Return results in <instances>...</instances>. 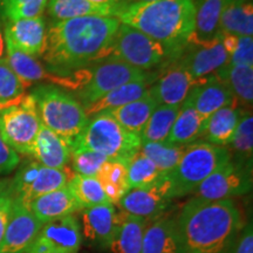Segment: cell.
<instances>
[{"label": "cell", "instance_id": "1", "mask_svg": "<svg viewBox=\"0 0 253 253\" xmlns=\"http://www.w3.org/2000/svg\"><path fill=\"white\" fill-rule=\"evenodd\" d=\"M121 23L115 17L88 15L53 21L42 58L50 72L67 75L112 54Z\"/></svg>", "mask_w": 253, "mask_h": 253}, {"label": "cell", "instance_id": "7", "mask_svg": "<svg viewBox=\"0 0 253 253\" xmlns=\"http://www.w3.org/2000/svg\"><path fill=\"white\" fill-rule=\"evenodd\" d=\"M41 120L32 94L0 103V136L15 153L30 156Z\"/></svg>", "mask_w": 253, "mask_h": 253}, {"label": "cell", "instance_id": "38", "mask_svg": "<svg viewBox=\"0 0 253 253\" xmlns=\"http://www.w3.org/2000/svg\"><path fill=\"white\" fill-rule=\"evenodd\" d=\"M126 170H128L129 190L149 185L164 175L161 173L153 161L141 153V150L129 161V163L126 164Z\"/></svg>", "mask_w": 253, "mask_h": 253}, {"label": "cell", "instance_id": "33", "mask_svg": "<svg viewBox=\"0 0 253 253\" xmlns=\"http://www.w3.org/2000/svg\"><path fill=\"white\" fill-rule=\"evenodd\" d=\"M219 33L235 34L237 37H252V2H244V4L229 2L220 15Z\"/></svg>", "mask_w": 253, "mask_h": 253}, {"label": "cell", "instance_id": "8", "mask_svg": "<svg viewBox=\"0 0 253 253\" xmlns=\"http://www.w3.org/2000/svg\"><path fill=\"white\" fill-rule=\"evenodd\" d=\"M148 79L147 73L109 55L87 69L86 82L78 90L82 107L89 106L122 84Z\"/></svg>", "mask_w": 253, "mask_h": 253}, {"label": "cell", "instance_id": "41", "mask_svg": "<svg viewBox=\"0 0 253 253\" xmlns=\"http://www.w3.org/2000/svg\"><path fill=\"white\" fill-rule=\"evenodd\" d=\"M25 86L8 66L5 58L0 59V103L8 102L25 94Z\"/></svg>", "mask_w": 253, "mask_h": 253}, {"label": "cell", "instance_id": "13", "mask_svg": "<svg viewBox=\"0 0 253 253\" xmlns=\"http://www.w3.org/2000/svg\"><path fill=\"white\" fill-rule=\"evenodd\" d=\"M229 59L218 36L205 42L189 41L181 53V59L176 63L197 80L216 73L229 63Z\"/></svg>", "mask_w": 253, "mask_h": 253}, {"label": "cell", "instance_id": "39", "mask_svg": "<svg viewBox=\"0 0 253 253\" xmlns=\"http://www.w3.org/2000/svg\"><path fill=\"white\" fill-rule=\"evenodd\" d=\"M48 0H0V17L7 21L41 17Z\"/></svg>", "mask_w": 253, "mask_h": 253}, {"label": "cell", "instance_id": "6", "mask_svg": "<svg viewBox=\"0 0 253 253\" xmlns=\"http://www.w3.org/2000/svg\"><path fill=\"white\" fill-rule=\"evenodd\" d=\"M230 161L231 153L225 147L208 142H194L186 145L175 169L167 173L171 184L172 198L195 192L208 177Z\"/></svg>", "mask_w": 253, "mask_h": 253}, {"label": "cell", "instance_id": "23", "mask_svg": "<svg viewBox=\"0 0 253 253\" xmlns=\"http://www.w3.org/2000/svg\"><path fill=\"white\" fill-rule=\"evenodd\" d=\"M148 218L120 211V223L109 249L113 253H141Z\"/></svg>", "mask_w": 253, "mask_h": 253}, {"label": "cell", "instance_id": "44", "mask_svg": "<svg viewBox=\"0 0 253 253\" xmlns=\"http://www.w3.org/2000/svg\"><path fill=\"white\" fill-rule=\"evenodd\" d=\"M13 201L14 198L11 194V190H9L8 185V188L0 194V243H1L6 227H7L9 217H11Z\"/></svg>", "mask_w": 253, "mask_h": 253}, {"label": "cell", "instance_id": "25", "mask_svg": "<svg viewBox=\"0 0 253 253\" xmlns=\"http://www.w3.org/2000/svg\"><path fill=\"white\" fill-rule=\"evenodd\" d=\"M157 106L156 100L148 91V94L141 99L106 112H108L126 130L141 136L145 125L149 121L151 114Z\"/></svg>", "mask_w": 253, "mask_h": 253}, {"label": "cell", "instance_id": "11", "mask_svg": "<svg viewBox=\"0 0 253 253\" xmlns=\"http://www.w3.org/2000/svg\"><path fill=\"white\" fill-rule=\"evenodd\" d=\"M82 235L74 214L43 224L25 253H79Z\"/></svg>", "mask_w": 253, "mask_h": 253}, {"label": "cell", "instance_id": "29", "mask_svg": "<svg viewBox=\"0 0 253 253\" xmlns=\"http://www.w3.org/2000/svg\"><path fill=\"white\" fill-rule=\"evenodd\" d=\"M205 120L191 106L183 102L173 122L167 142L176 145H189L203 136Z\"/></svg>", "mask_w": 253, "mask_h": 253}, {"label": "cell", "instance_id": "31", "mask_svg": "<svg viewBox=\"0 0 253 253\" xmlns=\"http://www.w3.org/2000/svg\"><path fill=\"white\" fill-rule=\"evenodd\" d=\"M73 176H74V173L68 167L63 168V169H52V168L41 166L37 177L32 182V184L28 186L25 194L20 198L15 199H19L24 204L30 205L32 201L40 197V196L55 191V190L67 185Z\"/></svg>", "mask_w": 253, "mask_h": 253}, {"label": "cell", "instance_id": "35", "mask_svg": "<svg viewBox=\"0 0 253 253\" xmlns=\"http://www.w3.org/2000/svg\"><path fill=\"white\" fill-rule=\"evenodd\" d=\"M186 145H176L164 142H145L141 145V153L153 161L155 166L161 173L171 172L175 169L183 154Z\"/></svg>", "mask_w": 253, "mask_h": 253}, {"label": "cell", "instance_id": "5", "mask_svg": "<svg viewBox=\"0 0 253 253\" xmlns=\"http://www.w3.org/2000/svg\"><path fill=\"white\" fill-rule=\"evenodd\" d=\"M36 101L41 123L67 142H72L84 130L88 116L82 104L68 91L53 84H42L31 93Z\"/></svg>", "mask_w": 253, "mask_h": 253}, {"label": "cell", "instance_id": "34", "mask_svg": "<svg viewBox=\"0 0 253 253\" xmlns=\"http://www.w3.org/2000/svg\"><path fill=\"white\" fill-rule=\"evenodd\" d=\"M179 109L181 106H167V104L157 106L142 131V143L167 141Z\"/></svg>", "mask_w": 253, "mask_h": 253}, {"label": "cell", "instance_id": "46", "mask_svg": "<svg viewBox=\"0 0 253 253\" xmlns=\"http://www.w3.org/2000/svg\"><path fill=\"white\" fill-rule=\"evenodd\" d=\"M220 42L223 45L225 52L231 56L235 53V50L237 49V46H238V40L239 37L235 36V34H229V33H219Z\"/></svg>", "mask_w": 253, "mask_h": 253}, {"label": "cell", "instance_id": "51", "mask_svg": "<svg viewBox=\"0 0 253 253\" xmlns=\"http://www.w3.org/2000/svg\"><path fill=\"white\" fill-rule=\"evenodd\" d=\"M135 1H153V0H135Z\"/></svg>", "mask_w": 253, "mask_h": 253}, {"label": "cell", "instance_id": "19", "mask_svg": "<svg viewBox=\"0 0 253 253\" xmlns=\"http://www.w3.org/2000/svg\"><path fill=\"white\" fill-rule=\"evenodd\" d=\"M30 156L43 167L63 169L71 161V148L63 138L41 123Z\"/></svg>", "mask_w": 253, "mask_h": 253}, {"label": "cell", "instance_id": "22", "mask_svg": "<svg viewBox=\"0 0 253 253\" xmlns=\"http://www.w3.org/2000/svg\"><path fill=\"white\" fill-rule=\"evenodd\" d=\"M229 0H194L195 30L189 41L205 42L219 34V20Z\"/></svg>", "mask_w": 253, "mask_h": 253}, {"label": "cell", "instance_id": "42", "mask_svg": "<svg viewBox=\"0 0 253 253\" xmlns=\"http://www.w3.org/2000/svg\"><path fill=\"white\" fill-rule=\"evenodd\" d=\"M230 65L253 67V39L252 37H239L238 46L229 59Z\"/></svg>", "mask_w": 253, "mask_h": 253}, {"label": "cell", "instance_id": "20", "mask_svg": "<svg viewBox=\"0 0 253 253\" xmlns=\"http://www.w3.org/2000/svg\"><path fill=\"white\" fill-rule=\"evenodd\" d=\"M195 82V79L185 69L175 63L153 87L149 88V93L156 100L158 106H181Z\"/></svg>", "mask_w": 253, "mask_h": 253}, {"label": "cell", "instance_id": "36", "mask_svg": "<svg viewBox=\"0 0 253 253\" xmlns=\"http://www.w3.org/2000/svg\"><path fill=\"white\" fill-rule=\"evenodd\" d=\"M67 186L78 203L80 204L82 210L110 203L100 182L95 177H86L74 173Z\"/></svg>", "mask_w": 253, "mask_h": 253}, {"label": "cell", "instance_id": "43", "mask_svg": "<svg viewBox=\"0 0 253 253\" xmlns=\"http://www.w3.org/2000/svg\"><path fill=\"white\" fill-rule=\"evenodd\" d=\"M20 164L19 154L12 149L0 136V175H6L17 169Z\"/></svg>", "mask_w": 253, "mask_h": 253}, {"label": "cell", "instance_id": "45", "mask_svg": "<svg viewBox=\"0 0 253 253\" xmlns=\"http://www.w3.org/2000/svg\"><path fill=\"white\" fill-rule=\"evenodd\" d=\"M232 253H253V232L252 225L245 227L236 243Z\"/></svg>", "mask_w": 253, "mask_h": 253}, {"label": "cell", "instance_id": "9", "mask_svg": "<svg viewBox=\"0 0 253 253\" xmlns=\"http://www.w3.org/2000/svg\"><path fill=\"white\" fill-rule=\"evenodd\" d=\"M110 55L145 72L162 63L170 54L162 43L153 38L121 24L114 39Z\"/></svg>", "mask_w": 253, "mask_h": 253}, {"label": "cell", "instance_id": "47", "mask_svg": "<svg viewBox=\"0 0 253 253\" xmlns=\"http://www.w3.org/2000/svg\"><path fill=\"white\" fill-rule=\"evenodd\" d=\"M88 1L99 5H118L121 2V0H88Z\"/></svg>", "mask_w": 253, "mask_h": 253}, {"label": "cell", "instance_id": "28", "mask_svg": "<svg viewBox=\"0 0 253 253\" xmlns=\"http://www.w3.org/2000/svg\"><path fill=\"white\" fill-rule=\"evenodd\" d=\"M148 84H149L148 79L131 81L126 84H122V86L116 88V89L109 91L108 94L104 95V96L97 100L96 102L84 107V112H86L87 116L89 118L94 114L119 108V107L125 106L126 103H130L132 101L141 99L149 91Z\"/></svg>", "mask_w": 253, "mask_h": 253}, {"label": "cell", "instance_id": "37", "mask_svg": "<svg viewBox=\"0 0 253 253\" xmlns=\"http://www.w3.org/2000/svg\"><path fill=\"white\" fill-rule=\"evenodd\" d=\"M229 145L231 151L236 155L235 161L246 166H251L253 151V118L251 112L242 114L235 135Z\"/></svg>", "mask_w": 253, "mask_h": 253}, {"label": "cell", "instance_id": "16", "mask_svg": "<svg viewBox=\"0 0 253 253\" xmlns=\"http://www.w3.org/2000/svg\"><path fill=\"white\" fill-rule=\"evenodd\" d=\"M5 42L20 52L41 58L47 45V25L42 17L7 21L5 26Z\"/></svg>", "mask_w": 253, "mask_h": 253}, {"label": "cell", "instance_id": "10", "mask_svg": "<svg viewBox=\"0 0 253 253\" xmlns=\"http://www.w3.org/2000/svg\"><path fill=\"white\" fill-rule=\"evenodd\" d=\"M252 188L251 166L231 160L198 186L195 197L205 201L230 199L248 194Z\"/></svg>", "mask_w": 253, "mask_h": 253}, {"label": "cell", "instance_id": "49", "mask_svg": "<svg viewBox=\"0 0 253 253\" xmlns=\"http://www.w3.org/2000/svg\"><path fill=\"white\" fill-rule=\"evenodd\" d=\"M9 182L8 181H0V194H1L4 190H6L8 188Z\"/></svg>", "mask_w": 253, "mask_h": 253}, {"label": "cell", "instance_id": "12", "mask_svg": "<svg viewBox=\"0 0 253 253\" xmlns=\"http://www.w3.org/2000/svg\"><path fill=\"white\" fill-rule=\"evenodd\" d=\"M171 196V184L168 175H162L156 182L131 189L120 201L122 211L143 218H153L161 214L168 208Z\"/></svg>", "mask_w": 253, "mask_h": 253}, {"label": "cell", "instance_id": "17", "mask_svg": "<svg viewBox=\"0 0 253 253\" xmlns=\"http://www.w3.org/2000/svg\"><path fill=\"white\" fill-rule=\"evenodd\" d=\"M120 212L112 203L84 209L82 212L84 235L97 248L108 249L116 235Z\"/></svg>", "mask_w": 253, "mask_h": 253}, {"label": "cell", "instance_id": "50", "mask_svg": "<svg viewBox=\"0 0 253 253\" xmlns=\"http://www.w3.org/2000/svg\"><path fill=\"white\" fill-rule=\"evenodd\" d=\"M229 2H236V4H244V2H252V0H229Z\"/></svg>", "mask_w": 253, "mask_h": 253}, {"label": "cell", "instance_id": "3", "mask_svg": "<svg viewBox=\"0 0 253 253\" xmlns=\"http://www.w3.org/2000/svg\"><path fill=\"white\" fill-rule=\"evenodd\" d=\"M115 18L181 55L195 30L194 0H153L120 2Z\"/></svg>", "mask_w": 253, "mask_h": 253}, {"label": "cell", "instance_id": "2", "mask_svg": "<svg viewBox=\"0 0 253 253\" xmlns=\"http://www.w3.org/2000/svg\"><path fill=\"white\" fill-rule=\"evenodd\" d=\"M176 219L186 253H229L238 235L242 213L232 199L194 197Z\"/></svg>", "mask_w": 253, "mask_h": 253}, {"label": "cell", "instance_id": "15", "mask_svg": "<svg viewBox=\"0 0 253 253\" xmlns=\"http://www.w3.org/2000/svg\"><path fill=\"white\" fill-rule=\"evenodd\" d=\"M183 102L191 106L207 121L217 110L238 103V101L213 74L197 79Z\"/></svg>", "mask_w": 253, "mask_h": 253}, {"label": "cell", "instance_id": "24", "mask_svg": "<svg viewBox=\"0 0 253 253\" xmlns=\"http://www.w3.org/2000/svg\"><path fill=\"white\" fill-rule=\"evenodd\" d=\"M242 114L239 103L224 107L213 113L205 122L203 134L205 142L219 147L230 144Z\"/></svg>", "mask_w": 253, "mask_h": 253}, {"label": "cell", "instance_id": "21", "mask_svg": "<svg viewBox=\"0 0 253 253\" xmlns=\"http://www.w3.org/2000/svg\"><path fill=\"white\" fill-rule=\"evenodd\" d=\"M28 207L42 225L82 210L67 185L40 196L32 201Z\"/></svg>", "mask_w": 253, "mask_h": 253}, {"label": "cell", "instance_id": "40", "mask_svg": "<svg viewBox=\"0 0 253 253\" xmlns=\"http://www.w3.org/2000/svg\"><path fill=\"white\" fill-rule=\"evenodd\" d=\"M71 160L74 173L86 177L96 176L100 168L109 161L104 155L91 150H73Z\"/></svg>", "mask_w": 253, "mask_h": 253}, {"label": "cell", "instance_id": "52", "mask_svg": "<svg viewBox=\"0 0 253 253\" xmlns=\"http://www.w3.org/2000/svg\"><path fill=\"white\" fill-rule=\"evenodd\" d=\"M121 1H122V0H121Z\"/></svg>", "mask_w": 253, "mask_h": 253}, {"label": "cell", "instance_id": "14", "mask_svg": "<svg viewBox=\"0 0 253 253\" xmlns=\"http://www.w3.org/2000/svg\"><path fill=\"white\" fill-rule=\"evenodd\" d=\"M41 227L42 224L37 219L30 207L14 198L11 217L0 243V253H25Z\"/></svg>", "mask_w": 253, "mask_h": 253}, {"label": "cell", "instance_id": "27", "mask_svg": "<svg viewBox=\"0 0 253 253\" xmlns=\"http://www.w3.org/2000/svg\"><path fill=\"white\" fill-rule=\"evenodd\" d=\"M6 45V61L14 74L20 79L25 88H28L36 82L48 80L54 82L55 74H50L37 58L20 52L9 43Z\"/></svg>", "mask_w": 253, "mask_h": 253}, {"label": "cell", "instance_id": "26", "mask_svg": "<svg viewBox=\"0 0 253 253\" xmlns=\"http://www.w3.org/2000/svg\"><path fill=\"white\" fill-rule=\"evenodd\" d=\"M119 5H99L88 0H48L47 11L54 21L88 15L115 17Z\"/></svg>", "mask_w": 253, "mask_h": 253}, {"label": "cell", "instance_id": "48", "mask_svg": "<svg viewBox=\"0 0 253 253\" xmlns=\"http://www.w3.org/2000/svg\"><path fill=\"white\" fill-rule=\"evenodd\" d=\"M4 54H5V38L1 30H0V59L4 58Z\"/></svg>", "mask_w": 253, "mask_h": 253}, {"label": "cell", "instance_id": "32", "mask_svg": "<svg viewBox=\"0 0 253 253\" xmlns=\"http://www.w3.org/2000/svg\"><path fill=\"white\" fill-rule=\"evenodd\" d=\"M95 178L100 182L112 204H119L123 196L129 191L126 166L119 161H107L100 168Z\"/></svg>", "mask_w": 253, "mask_h": 253}, {"label": "cell", "instance_id": "18", "mask_svg": "<svg viewBox=\"0 0 253 253\" xmlns=\"http://www.w3.org/2000/svg\"><path fill=\"white\" fill-rule=\"evenodd\" d=\"M141 253H186L176 218L162 217L148 223Z\"/></svg>", "mask_w": 253, "mask_h": 253}, {"label": "cell", "instance_id": "4", "mask_svg": "<svg viewBox=\"0 0 253 253\" xmlns=\"http://www.w3.org/2000/svg\"><path fill=\"white\" fill-rule=\"evenodd\" d=\"M141 136L128 131L108 112L88 118L84 130L71 144L73 150H91L126 166L141 150Z\"/></svg>", "mask_w": 253, "mask_h": 253}, {"label": "cell", "instance_id": "30", "mask_svg": "<svg viewBox=\"0 0 253 253\" xmlns=\"http://www.w3.org/2000/svg\"><path fill=\"white\" fill-rule=\"evenodd\" d=\"M218 80L231 90L237 101L246 104L253 102V67L227 65L213 73Z\"/></svg>", "mask_w": 253, "mask_h": 253}]
</instances>
